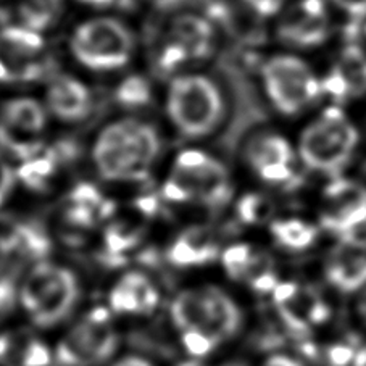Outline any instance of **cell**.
<instances>
[{
    "label": "cell",
    "mask_w": 366,
    "mask_h": 366,
    "mask_svg": "<svg viewBox=\"0 0 366 366\" xmlns=\"http://www.w3.org/2000/svg\"><path fill=\"white\" fill-rule=\"evenodd\" d=\"M150 97H152V89H150L149 81L141 74H131L117 89L118 104L126 109H139V107L147 105Z\"/></svg>",
    "instance_id": "4316f807"
},
{
    "label": "cell",
    "mask_w": 366,
    "mask_h": 366,
    "mask_svg": "<svg viewBox=\"0 0 366 366\" xmlns=\"http://www.w3.org/2000/svg\"><path fill=\"white\" fill-rule=\"evenodd\" d=\"M0 122L28 134L42 136L47 124L46 109L34 99L18 97L5 102L0 110Z\"/></svg>",
    "instance_id": "603a6c76"
},
{
    "label": "cell",
    "mask_w": 366,
    "mask_h": 366,
    "mask_svg": "<svg viewBox=\"0 0 366 366\" xmlns=\"http://www.w3.org/2000/svg\"><path fill=\"white\" fill-rule=\"evenodd\" d=\"M113 366H152V363L139 357H126L123 360H119V362Z\"/></svg>",
    "instance_id": "74e56055"
},
{
    "label": "cell",
    "mask_w": 366,
    "mask_h": 366,
    "mask_svg": "<svg viewBox=\"0 0 366 366\" xmlns=\"http://www.w3.org/2000/svg\"><path fill=\"white\" fill-rule=\"evenodd\" d=\"M260 16H273L282 9L284 0H244Z\"/></svg>",
    "instance_id": "e575fe53"
},
{
    "label": "cell",
    "mask_w": 366,
    "mask_h": 366,
    "mask_svg": "<svg viewBox=\"0 0 366 366\" xmlns=\"http://www.w3.org/2000/svg\"><path fill=\"white\" fill-rule=\"evenodd\" d=\"M10 226H0V276L10 273V271H18L23 264L18 263L14 257L10 244Z\"/></svg>",
    "instance_id": "4dcf8cb0"
},
{
    "label": "cell",
    "mask_w": 366,
    "mask_h": 366,
    "mask_svg": "<svg viewBox=\"0 0 366 366\" xmlns=\"http://www.w3.org/2000/svg\"><path fill=\"white\" fill-rule=\"evenodd\" d=\"M257 250L249 244H236L223 254L224 269L231 280L244 281L245 274L254 262Z\"/></svg>",
    "instance_id": "83f0119b"
},
{
    "label": "cell",
    "mask_w": 366,
    "mask_h": 366,
    "mask_svg": "<svg viewBox=\"0 0 366 366\" xmlns=\"http://www.w3.org/2000/svg\"><path fill=\"white\" fill-rule=\"evenodd\" d=\"M277 317L290 336L305 340L310 336V326L323 325L331 315L330 307L310 286L282 282L273 292Z\"/></svg>",
    "instance_id": "4fadbf2b"
},
{
    "label": "cell",
    "mask_w": 366,
    "mask_h": 366,
    "mask_svg": "<svg viewBox=\"0 0 366 366\" xmlns=\"http://www.w3.org/2000/svg\"><path fill=\"white\" fill-rule=\"evenodd\" d=\"M357 350L350 344H336L327 349V363L331 366H349L353 365Z\"/></svg>",
    "instance_id": "d6a6232c"
},
{
    "label": "cell",
    "mask_w": 366,
    "mask_h": 366,
    "mask_svg": "<svg viewBox=\"0 0 366 366\" xmlns=\"http://www.w3.org/2000/svg\"><path fill=\"white\" fill-rule=\"evenodd\" d=\"M154 2L159 5V7L168 9V7H176V5H179L181 2H184V0H154Z\"/></svg>",
    "instance_id": "b9f144b4"
},
{
    "label": "cell",
    "mask_w": 366,
    "mask_h": 366,
    "mask_svg": "<svg viewBox=\"0 0 366 366\" xmlns=\"http://www.w3.org/2000/svg\"><path fill=\"white\" fill-rule=\"evenodd\" d=\"M162 192L174 204L218 208L231 199L232 186L222 162L202 150H184L176 157Z\"/></svg>",
    "instance_id": "3957f363"
},
{
    "label": "cell",
    "mask_w": 366,
    "mask_h": 366,
    "mask_svg": "<svg viewBox=\"0 0 366 366\" xmlns=\"http://www.w3.org/2000/svg\"><path fill=\"white\" fill-rule=\"evenodd\" d=\"M271 236L281 247L300 252L312 247L318 237V229L304 219L286 218L271 223Z\"/></svg>",
    "instance_id": "cb8c5ba5"
},
{
    "label": "cell",
    "mask_w": 366,
    "mask_h": 366,
    "mask_svg": "<svg viewBox=\"0 0 366 366\" xmlns=\"http://www.w3.org/2000/svg\"><path fill=\"white\" fill-rule=\"evenodd\" d=\"M47 345L26 330L0 334V365L2 366H49Z\"/></svg>",
    "instance_id": "7402d4cb"
},
{
    "label": "cell",
    "mask_w": 366,
    "mask_h": 366,
    "mask_svg": "<svg viewBox=\"0 0 366 366\" xmlns=\"http://www.w3.org/2000/svg\"><path fill=\"white\" fill-rule=\"evenodd\" d=\"M323 92L337 102L363 97L366 94V52L358 46H347L330 74L321 81Z\"/></svg>",
    "instance_id": "e0dca14e"
},
{
    "label": "cell",
    "mask_w": 366,
    "mask_h": 366,
    "mask_svg": "<svg viewBox=\"0 0 366 366\" xmlns=\"http://www.w3.org/2000/svg\"><path fill=\"white\" fill-rule=\"evenodd\" d=\"M218 255V242L213 229L207 226H191L174 239L168 249V260L178 268L204 267Z\"/></svg>",
    "instance_id": "44dd1931"
},
{
    "label": "cell",
    "mask_w": 366,
    "mask_h": 366,
    "mask_svg": "<svg viewBox=\"0 0 366 366\" xmlns=\"http://www.w3.org/2000/svg\"><path fill=\"white\" fill-rule=\"evenodd\" d=\"M358 145V131L339 107H327L302 131L299 155L315 172L336 176L349 165Z\"/></svg>",
    "instance_id": "5b68a950"
},
{
    "label": "cell",
    "mask_w": 366,
    "mask_h": 366,
    "mask_svg": "<svg viewBox=\"0 0 366 366\" xmlns=\"http://www.w3.org/2000/svg\"><path fill=\"white\" fill-rule=\"evenodd\" d=\"M44 42L39 31L24 24L0 31V83H28L46 71Z\"/></svg>",
    "instance_id": "30bf717a"
},
{
    "label": "cell",
    "mask_w": 366,
    "mask_h": 366,
    "mask_svg": "<svg viewBox=\"0 0 366 366\" xmlns=\"http://www.w3.org/2000/svg\"><path fill=\"white\" fill-rule=\"evenodd\" d=\"M159 154L160 136L154 126L119 119L100 132L92 149V160L107 181H139L149 174Z\"/></svg>",
    "instance_id": "7a4b0ae2"
},
{
    "label": "cell",
    "mask_w": 366,
    "mask_h": 366,
    "mask_svg": "<svg viewBox=\"0 0 366 366\" xmlns=\"http://www.w3.org/2000/svg\"><path fill=\"white\" fill-rule=\"evenodd\" d=\"M263 84L274 109L286 117L299 115L323 92L312 68L295 55H276L263 65Z\"/></svg>",
    "instance_id": "ba28073f"
},
{
    "label": "cell",
    "mask_w": 366,
    "mask_h": 366,
    "mask_svg": "<svg viewBox=\"0 0 366 366\" xmlns=\"http://www.w3.org/2000/svg\"><path fill=\"white\" fill-rule=\"evenodd\" d=\"M321 226L340 239L366 228V187L362 182L336 178L326 186Z\"/></svg>",
    "instance_id": "7c38bea8"
},
{
    "label": "cell",
    "mask_w": 366,
    "mask_h": 366,
    "mask_svg": "<svg viewBox=\"0 0 366 366\" xmlns=\"http://www.w3.org/2000/svg\"><path fill=\"white\" fill-rule=\"evenodd\" d=\"M172 318L182 334V344L194 357H205L236 336L242 315L228 294L217 287L187 289L172 305Z\"/></svg>",
    "instance_id": "6da1fadb"
},
{
    "label": "cell",
    "mask_w": 366,
    "mask_h": 366,
    "mask_svg": "<svg viewBox=\"0 0 366 366\" xmlns=\"http://www.w3.org/2000/svg\"><path fill=\"white\" fill-rule=\"evenodd\" d=\"M167 110L182 136L200 139L212 134L223 122L224 99L210 78L184 74L169 84Z\"/></svg>",
    "instance_id": "277c9868"
},
{
    "label": "cell",
    "mask_w": 366,
    "mask_h": 366,
    "mask_svg": "<svg viewBox=\"0 0 366 366\" xmlns=\"http://www.w3.org/2000/svg\"><path fill=\"white\" fill-rule=\"evenodd\" d=\"M326 280L340 292H355L366 284V242L340 239L327 257Z\"/></svg>",
    "instance_id": "2e32d148"
},
{
    "label": "cell",
    "mask_w": 366,
    "mask_h": 366,
    "mask_svg": "<svg viewBox=\"0 0 366 366\" xmlns=\"http://www.w3.org/2000/svg\"><path fill=\"white\" fill-rule=\"evenodd\" d=\"M332 2L353 18L366 16V0H332Z\"/></svg>",
    "instance_id": "d590c367"
},
{
    "label": "cell",
    "mask_w": 366,
    "mask_h": 366,
    "mask_svg": "<svg viewBox=\"0 0 366 366\" xmlns=\"http://www.w3.org/2000/svg\"><path fill=\"white\" fill-rule=\"evenodd\" d=\"M357 310L360 313V317H362L365 320V323H366V292L362 295V297H360L358 305H357Z\"/></svg>",
    "instance_id": "60d3db41"
},
{
    "label": "cell",
    "mask_w": 366,
    "mask_h": 366,
    "mask_svg": "<svg viewBox=\"0 0 366 366\" xmlns=\"http://www.w3.org/2000/svg\"><path fill=\"white\" fill-rule=\"evenodd\" d=\"M282 42L299 49L318 47L330 36V15L323 0H299L294 4L277 26Z\"/></svg>",
    "instance_id": "5bb4252c"
},
{
    "label": "cell",
    "mask_w": 366,
    "mask_h": 366,
    "mask_svg": "<svg viewBox=\"0 0 366 366\" xmlns=\"http://www.w3.org/2000/svg\"><path fill=\"white\" fill-rule=\"evenodd\" d=\"M273 213V204L262 194H247L239 200L237 214L247 224L264 223Z\"/></svg>",
    "instance_id": "f1b7e54d"
},
{
    "label": "cell",
    "mask_w": 366,
    "mask_h": 366,
    "mask_svg": "<svg viewBox=\"0 0 366 366\" xmlns=\"http://www.w3.org/2000/svg\"><path fill=\"white\" fill-rule=\"evenodd\" d=\"M353 366H366V347L357 352L355 360H353Z\"/></svg>",
    "instance_id": "ab89813d"
},
{
    "label": "cell",
    "mask_w": 366,
    "mask_h": 366,
    "mask_svg": "<svg viewBox=\"0 0 366 366\" xmlns=\"http://www.w3.org/2000/svg\"><path fill=\"white\" fill-rule=\"evenodd\" d=\"M118 347V334L110 313L94 308L69 330L56 345V360L63 366H102Z\"/></svg>",
    "instance_id": "9c48e42d"
},
{
    "label": "cell",
    "mask_w": 366,
    "mask_h": 366,
    "mask_svg": "<svg viewBox=\"0 0 366 366\" xmlns=\"http://www.w3.org/2000/svg\"><path fill=\"white\" fill-rule=\"evenodd\" d=\"M60 0H28L21 7L24 26L39 31L47 26L55 15V7Z\"/></svg>",
    "instance_id": "f546056e"
},
{
    "label": "cell",
    "mask_w": 366,
    "mask_h": 366,
    "mask_svg": "<svg viewBox=\"0 0 366 366\" xmlns=\"http://www.w3.org/2000/svg\"><path fill=\"white\" fill-rule=\"evenodd\" d=\"M160 295L154 282L139 271H129L110 292V307L117 313L147 315L159 305Z\"/></svg>",
    "instance_id": "ffe728a7"
},
{
    "label": "cell",
    "mask_w": 366,
    "mask_h": 366,
    "mask_svg": "<svg viewBox=\"0 0 366 366\" xmlns=\"http://www.w3.org/2000/svg\"><path fill=\"white\" fill-rule=\"evenodd\" d=\"M60 159L59 150H44L34 159L23 162V167L16 172L18 179L33 191H46L59 172Z\"/></svg>",
    "instance_id": "d4e9b609"
},
{
    "label": "cell",
    "mask_w": 366,
    "mask_h": 366,
    "mask_svg": "<svg viewBox=\"0 0 366 366\" xmlns=\"http://www.w3.org/2000/svg\"><path fill=\"white\" fill-rule=\"evenodd\" d=\"M69 47L81 65L94 71H115L128 65L136 41L124 23L102 16L81 23L74 29Z\"/></svg>",
    "instance_id": "52a82bcc"
},
{
    "label": "cell",
    "mask_w": 366,
    "mask_h": 366,
    "mask_svg": "<svg viewBox=\"0 0 366 366\" xmlns=\"http://www.w3.org/2000/svg\"><path fill=\"white\" fill-rule=\"evenodd\" d=\"M144 236V226L131 219H115L105 231V247L113 257L134 249Z\"/></svg>",
    "instance_id": "484cf974"
},
{
    "label": "cell",
    "mask_w": 366,
    "mask_h": 366,
    "mask_svg": "<svg viewBox=\"0 0 366 366\" xmlns=\"http://www.w3.org/2000/svg\"><path fill=\"white\" fill-rule=\"evenodd\" d=\"M16 274L18 271L0 276V313L10 312L16 300Z\"/></svg>",
    "instance_id": "1f68e13d"
},
{
    "label": "cell",
    "mask_w": 366,
    "mask_h": 366,
    "mask_svg": "<svg viewBox=\"0 0 366 366\" xmlns=\"http://www.w3.org/2000/svg\"><path fill=\"white\" fill-rule=\"evenodd\" d=\"M263 366H302L297 360L286 357V355H274L268 362H264Z\"/></svg>",
    "instance_id": "8d00e7d4"
},
{
    "label": "cell",
    "mask_w": 366,
    "mask_h": 366,
    "mask_svg": "<svg viewBox=\"0 0 366 366\" xmlns=\"http://www.w3.org/2000/svg\"><path fill=\"white\" fill-rule=\"evenodd\" d=\"M92 99L87 86L79 79L59 74L50 81L47 89V107L63 122H81L91 112Z\"/></svg>",
    "instance_id": "d6986e66"
},
{
    "label": "cell",
    "mask_w": 366,
    "mask_h": 366,
    "mask_svg": "<svg viewBox=\"0 0 366 366\" xmlns=\"http://www.w3.org/2000/svg\"><path fill=\"white\" fill-rule=\"evenodd\" d=\"M250 168L268 184H286L294 176V152L280 134H260L250 139L245 149Z\"/></svg>",
    "instance_id": "9a60e30c"
},
{
    "label": "cell",
    "mask_w": 366,
    "mask_h": 366,
    "mask_svg": "<svg viewBox=\"0 0 366 366\" xmlns=\"http://www.w3.org/2000/svg\"><path fill=\"white\" fill-rule=\"evenodd\" d=\"M214 31L207 18L194 14L176 16L163 44L159 65L173 71L187 61L204 60L213 54Z\"/></svg>",
    "instance_id": "8fae6325"
},
{
    "label": "cell",
    "mask_w": 366,
    "mask_h": 366,
    "mask_svg": "<svg viewBox=\"0 0 366 366\" xmlns=\"http://www.w3.org/2000/svg\"><path fill=\"white\" fill-rule=\"evenodd\" d=\"M178 366H204V365L199 363V362H186V363H181Z\"/></svg>",
    "instance_id": "7bdbcfd3"
},
{
    "label": "cell",
    "mask_w": 366,
    "mask_h": 366,
    "mask_svg": "<svg viewBox=\"0 0 366 366\" xmlns=\"http://www.w3.org/2000/svg\"><path fill=\"white\" fill-rule=\"evenodd\" d=\"M78 299L79 282L73 271L47 262L36 263L20 287L23 308L41 327L59 325L73 312Z\"/></svg>",
    "instance_id": "8992f818"
},
{
    "label": "cell",
    "mask_w": 366,
    "mask_h": 366,
    "mask_svg": "<svg viewBox=\"0 0 366 366\" xmlns=\"http://www.w3.org/2000/svg\"><path fill=\"white\" fill-rule=\"evenodd\" d=\"M81 4H86V5H91V7H97V9H105V7H110V5L117 4L118 0H78Z\"/></svg>",
    "instance_id": "f35d334b"
},
{
    "label": "cell",
    "mask_w": 366,
    "mask_h": 366,
    "mask_svg": "<svg viewBox=\"0 0 366 366\" xmlns=\"http://www.w3.org/2000/svg\"><path fill=\"white\" fill-rule=\"evenodd\" d=\"M113 210L115 207L100 194L99 189L83 182L69 192L63 208V219L69 229L89 231L102 219L110 218Z\"/></svg>",
    "instance_id": "ac0fdd59"
},
{
    "label": "cell",
    "mask_w": 366,
    "mask_h": 366,
    "mask_svg": "<svg viewBox=\"0 0 366 366\" xmlns=\"http://www.w3.org/2000/svg\"><path fill=\"white\" fill-rule=\"evenodd\" d=\"M16 178V173L11 169L9 162L5 160V157L0 154V205L9 199L10 192L14 191Z\"/></svg>",
    "instance_id": "836d02e7"
}]
</instances>
